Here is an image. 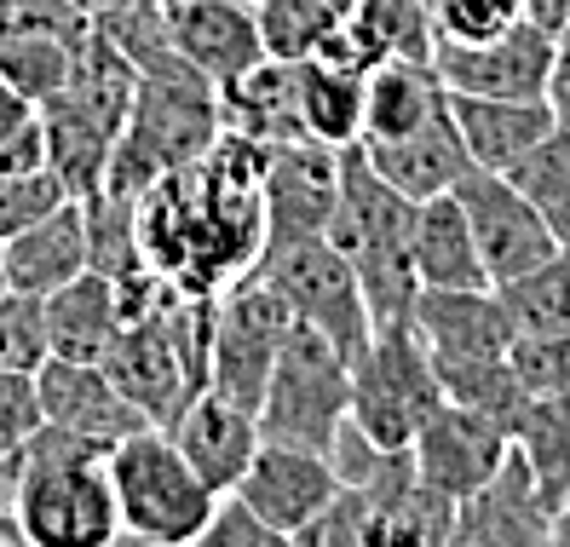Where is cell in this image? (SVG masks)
<instances>
[{"label": "cell", "instance_id": "obj_1", "mask_svg": "<svg viewBox=\"0 0 570 547\" xmlns=\"http://www.w3.org/2000/svg\"><path fill=\"white\" fill-rule=\"evenodd\" d=\"M265 150L243 133H219L208 156L161 174L132 196L139 243L150 271L196 300H214L243 283L265 254Z\"/></svg>", "mask_w": 570, "mask_h": 547}, {"label": "cell", "instance_id": "obj_2", "mask_svg": "<svg viewBox=\"0 0 570 547\" xmlns=\"http://www.w3.org/2000/svg\"><path fill=\"white\" fill-rule=\"evenodd\" d=\"M12 525L29 547H110L121 512L110 485V443L41 427L12 467Z\"/></svg>", "mask_w": 570, "mask_h": 547}, {"label": "cell", "instance_id": "obj_3", "mask_svg": "<svg viewBox=\"0 0 570 547\" xmlns=\"http://www.w3.org/2000/svg\"><path fill=\"white\" fill-rule=\"evenodd\" d=\"M328 243L357 271L368 318L375 323L415 318V300H421L415 202L368 167L363 145L341 150V202H334V219H328Z\"/></svg>", "mask_w": 570, "mask_h": 547}, {"label": "cell", "instance_id": "obj_4", "mask_svg": "<svg viewBox=\"0 0 570 547\" xmlns=\"http://www.w3.org/2000/svg\"><path fill=\"white\" fill-rule=\"evenodd\" d=\"M208 329H214V300H196L179 289H167L150 312L121 323L105 369L150 427H174L185 403L208 387Z\"/></svg>", "mask_w": 570, "mask_h": 547}, {"label": "cell", "instance_id": "obj_5", "mask_svg": "<svg viewBox=\"0 0 570 547\" xmlns=\"http://www.w3.org/2000/svg\"><path fill=\"white\" fill-rule=\"evenodd\" d=\"M219 133H225V121H219V87L208 76H196L190 64L139 76V92H132V110L121 121V139H116V156H110L105 191L139 196L161 174H174V167L208 156Z\"/></svg>", "mask_w": 570, "mask_h": 547}, {"label": "cell", "instance_id": "obj_6", "mask_svg": "<svg viewBox=\"0 0 570 547\" xmlns=\"http://www.w3.org/2000/svg\"><path fill=\"white\" fill-rule=\"evenodd\" d=\"M110 485L121 512V541L145 547L203 541V525L219 501V490L185 461L167 427H139L110 443Z\"/></svg>", "mask_w": 570, "mask_h": 547}, {"label": "cell", "instance_id": "obj_7", "mask_svg": "<svg viewBox=\"0 0 570 547\" xmlns=\"http://www.w3.org/2000/svg\"><path fill=\"white\" fill-rule=\"evenodd\" d=\"M346 416H352V358L312 323L288 318L272 381L259 392L265 438H288V443H306V450L328 456V443L346 427Z\"/></svg>", "mask_w": 570, "mask_h": 547}, {"label": "cell", "instance_id": "obj_8", "mask_svg": "<svg viewBox=\"0 0 570 547\" xmlns=\"http://www.w3.org/2000/svg\"><path fill=\"white\" fill-rule=\"evenodd\" d=\"M439 403H444V381L432 369L415 318L375 323V334L352 358V421L381 450H410V438Z\"/></svg>", "mask_w": 570, "mask_h": 547}, {"label": "cell", "instance_id": "obj_9", "mask_svg": "<svg viewBox=\"0 0 570 547\" xmlns=\"http://www.w3.org/2000/svg\"><path fill=\"white\" fill-rule=\"evenodd\" d=\"M254 277L272 283L288 312L299 323H312L317 334H328L346 358H357L363 340L375 334L357 271L346 265V254L328 236H283V243H265Z\"/></svg>", "mask_w": 570, "mask_h": 547}, {"label": "cell", "instance_id": "obj_10", "mask_svg": "<svg viewBox=\"0 0 570 547\" xmlns=\"http://www.w3.org/2000/svg\"><path fill=\"white\" fill-rule=\"evenodd\" d=\"M288 305L277 300V289L265 277L230 283L225 294H214V329H208V387L237 398L248 409H259V392L272 381V363L283 352L288 334Z\"/></svg>", "mask_w": 570, "mask_h": 547}, {"label": "cell", "instance_id": "obj_11", "mask_svg": "<svg viewBox=\"0 0 570 547\" xmlns=\"http://www.w3.org/2000/svg\"><path fill=\"white\" fill-rule=\"evenodd\" d=\"M461 208L473 219V236H479V254H484V271H490V289H508L519 283L524 271H535L542 260H553L559 236L548 231V219L524 202V191L508 179V174H490V167H466L461 185Z\"/></svg>", "mask_w": 570, "mask_h": 547}, {"label": "cell", "instance_id": "obj_12", "mask_svg": "<svg viewBox=\"0 0 570 547\" xmlns=\"http://www.w3.org/2000/svg\"><path fill=\"white\" fill-rule=\"evenodd\" d=\"M410 456H415L421 485L444 490L450 501H466L484 478H495L501 461L513 456V427L484 416V409H473V403L444 398L421 421V432L410 438Z\"/></svg>", "mask_w": 570, "mask_h": 547}, {"label": "cell", "instance_id": "obj_13", "mask_svg": "<svg viewBox=\"0 0 570 547\" xmlns=\"http://www.w3.org/2000/svg\"><path fill=\"white\" fill-rule=\"evenodd\" d=\"M559 36L535 18H519L490 41H439L432 64L450 92H479V98H542L553 70Z\"/></svg>", "mask_w": 570, "mask_h": 547}, {"label": "cell", "instance_id": "obj_14", "mask_svg": "<svg viewBox=\"0 0 570 547\" xmlns=\"http://www.w3.org/2000/svg\"><path fill=\"white\" fill-rule=\"evenodd\" d=\"M265 243L283 236H328L334 202H341V150L323 139H283L265 150Z\"/></svg>", "mask_w": 570, "mask_h": 547}, {"label": "cell", "instance_id": "obj_15", "mask_svg": "<svg viewBox=\"0 0 570 547\" xmlns=\"http://www.w3.org/2000/svg\"><path fill=\"white\" fill-rule=\"evenodd\" d=\"M415 329L432 352V369L439 381L455 369H473V363H495L513 352V312L501 289H421L415 300Z\"/></svg>", "mask_w": 570, "mask_h": 547}, {"label": "cell", "instance_id": "obj_16", "mask_svg": "<svg viewBox=\"0 0 570 547\" xmlns=\"http://www.w3.org/2000/svg\"><path fill=\"white\" fill-rule=\"evenodd\" d=\"M341 490V472L323 450H306V443H288V438H265L259 456L248 461L237 496L259 512L265 525H272L283 541H294L306 530L317 512L334 501Z\"/></svg>", "mask_w": 570, "mask_h": 547}, {"label": "cell", "instance_id": "obj_17", "mask_svg": "<svg viewBox=\"0 0 570 547\" xmlns=\"http://www.w3.org/2000/svg\"><path fill=\"white\" fill-rule=\"evenodd\" d=\"M548 541H553V507L542 501L519 456H508L495 478H484L466 501H455L450 547H548Z\"/></svg>", "mask_w": 570, "mask_h": 547}, {"label": "cell", "instance_id": "obj_18", "mask_svg": "<svg viewBox=\"0 0 570 547\" xmlns=\"http://www.w3.org/2000/svg\"><path fill=\"white\" fill-rule=\"evenodd\" d=\"M167 432H174V443L185 450V461L203 472L219 496L243 485L248 461L259 456V443H265L259 409L225 398V392H214V387L196 392V398L185 403V416L167 427Z\"/></svg>", "mask_w": 570, "mask_h": 547}, {"label": "cell", "instance_id": "obj_19", "mask_svg": "<svg viewBox=\"0 0 570 547\" xmlns=\"http://www.w3.org/2000/svg\"><path fill=\"white\" fill-rule=\"evenodd\" d=\"M41 409H47V427H63L76 438H92V443H116L127 432L150 427L139 409L127 403V392L110 381L105 363H76V358H47L41 374Z\"/></svg>", "mask_w": 570, "mask_h": 547}, {"label": "cell", "instance_id": "obj_20", "mask_svg": "<svg viewBox=\"0 0 570 547\" xmlns=\"http://www.w3.org/2000/svg\"><path fill=\"white\" fill-rule=\"evenodd\" d=\"M174 23V47L196 76H208L214 87L237 81L243 70L265 58L254 0H185L179 12H167Z\"/></svg>", "mask_w": 570, "mask_h": 547}, {"label": "cell", "instance_id": "obj_21", "mask_svg": "<svg viewBox=\"0 0 570 547\" xmlns=\"http://www.w3.org/2000/svg\"><path fill=\"white\" fill-rule=\"evenodd\" d=\"M87 260H92V243H87V202L81 196H70L47 219L7 236V283L23 294H41V300L70 283L76 271H87Z\"/></svg>", "mask_w": 570, "mask_h": 547}, {"label": "cell", "instance_id": "obj_22", "mask_svg": "<svg viewBox=\"0 0 570 547\" xmlns=\"http://www.w3.org/2000/svg\"><path fill=\"white\" fill-rule=\"evenodd\" d=\"M368 167L392 185L404 191L410 202H426V196H444L461 185V174L473 167V156H466L461 133H455V116H432L426 127L404 133V139H386V145H363Z\"/></svg>", "mask_w": 570, "mask_h": 547}, {"label": "cell", "instance_id": "obj_23", "mask_svg": "<svg viewBox=\"0 0 570 547\" xmlns=\"http://www.w3.org/2000/svg\"><path fill=\"white\" fill-rule=\"evenodd\" d=\"M450 110V87L432 58H386L368 70V98H363V145H386L404 133L426 127L432 116Z\"/></svg>", "mask_w": 570, "mask_h": 547}, {"label": "cell", "instance_id": "obj_24", "mask_svg": "<svg viewBox=\"0 0 570 547\" xmlns=\"http://www.w3.org/2000/svg\"><path fill=\"white\" fill-rule=\"evenodd\" d=\"M450 116L473 167L508 174V167L553 127L548 98H479V92H450Z\"/></svg>", "mask_w": 570, "mask_h": 547}, {"label": "cell", "instance_id": "obj_25", "mask_svg": "<svg viewBox=\"0 0 570 547\" xmlns=\"http://www.w3.org/2000/svg\"><path fill=\"white\" fill-rule=\"evenodd\" d=\"M127 312L121 294L105 271H76L63 289L47 294V334H52V358H76V363H105Z\"/></svg>", "mask_w": 570, "mask_h": 547}, {"label": "cell", "instance_id": "obj_26", "mask_svg": "<svg viewBox=\"0 0 570 547\" xmlns=\"http://www.w3.org/2000/svg\"><path fill=\"white\" fill-rule=\"evenodd\" d=\"M415 271L421 289H490L473 219H466L455 191L415 202Z\"/></svg>", "mask_w": 570, "mask_h": 547}, {"label": "cell", "instance_id": "obj_27", "mask_svg": "<svg viewBox=\"0 0 570 547\" xmlns=\"http://www.w3.org/2000/svg\"><path fill=\"white\" fill-rule=\"evenodd\" d=\"M219 121L225 133H243L254 145H283V139H306L299 133V87H294V64L283 58H259L254 70L219 87Z\"/></svg>", "mask_w": 570, "mask_h": 547}, {"label": "cell", "instance_id": "obj_28", "mask_svg": "<svg viewBox=\"0 0 570 547\" xmlns=\"http://www.w3.org/2000/svg\"><path fill=\"white\" fill-rule=\"evenodd\" d=\"M294 87H299V133L323 139L334 150L363 145V98H368V76L341 70V64L306 58L294 64Z\"/></svg>", "mask_w": 570, "mask_h": 547}, {"label": "cell", "instance_id": "obj_29", "mask_svg": "<svg viewBox=\"0 0 570 547\" xmlns=\"http://www.w3.org/2000/svg\"><path fill=\"white\" fill-rule=\"evenodd\" d=\"M513 456L530 467L542 501L559 512L570 496V398H524L513 421Z\"/></svg>", "mask_w": 570, "mask_h": 547}, {"label": "cell", "instance_id": "obj_30", "mask_svg": "<svg viewBox=\"0 0 570 547\" xmlns=\"http://www.w3.org/2000/svg\"><path fill=\"white\" fill-rule=\"evenodd\" d=\"M508 179L524 191V202L548 219V231L559 243H570V133L564 127H548L513 167Z\"/></svg>", "mask_w": 570, "mask_h": 547}, {"label": "cell", "instance_id": "obj_31", "mask_svg": "<svg viewBox=\"0 0 570 547\" xmlns=\"http://www.w3.org/2000/svg\"><path fill=\"white\" fill-rule=\"evenodd\" d=\"M87 36V29H81ZM81 36H58V29H36V36H12L0 41V76H7L23 98H47L63 92V81L76 76V52H81Z\"/></svg>", "mask_w": 570, "mask_h": 547}, {"label": "cell", "instance_id": "obj_32", "mask_svg": "<svg viewBox=\"0 0 570 547\" xmlns=\"http://www.w3.org/2000/svg\"><path fill=\"white\" fill-rule=\"evenodd\" d=\"M254 23H259L265 58L306 64L323 52L328 29L341 23V7L334 0H254Z\"/></svg>", "mask_w": 570, "mask_h": 547}, {"label": "cell", "instance_id": "obj_33", "mask_svg": "<svg viewBox=\"0 0 570 547\" xmlns=\"http://www.w3.org/2000/svg\"><path fill=\"white\" fill-rule=\"evenodd\" d=\"M352 18L381 41L386 58H432L439 52L432 0H352Z\"/></svg>", "mask_w": 570, "mask_h": 547}, {"label": "cell", "instance_id": "obj_34", "mask_svg": "<svg viewBox=\"0 0 570 547\" xmlns=\"http://www.w3.org/2000/svg\"><path fill=\"white\" fill-rule=\"evenodd\" d=\"M501 300H508L519 329H570V243H559L553 260H542L519 283H508Z\"/></svg>", "mask_w": 570, "mask_h": 547}, {"label": "cell", "instance_id": "obj_35", "mask_svg": "<svg viewBox=\"0 0 570 547\" xmlns=\"http://www.w3.org/2000/svg\"><path fill=\"white\" fill-rule=\"evenodd\" d=\"M455 541V501L432 485H415L386 507L375 547H450Z\"/></svg>", "mask_w": 570, "mask_h": 547}, {"label": "cell", "instance_id": "obj_36", "mask_svg": "<svg viewBox=\"0 0 570 547\" xmlns=\"http://www.w3.org/2000/svg\"><path fill=\"white\" fill-rule=\"evenodd\" d=\"M52 358V334H47V300L7 289L0 294V369L18 374H41V363Z\"/></svg>", "mask_w": 570, "mask_h": 547}, {"label": "cell", "instance_id": "obj_37", "mask_svg": "<svg viewBox=\"0 0 570 547\" xmlns=\"http://www.w3.org/2000/svg\"><path fill=\"white\" fill-rule=\"evenodd\" d=\"M508 358L524 398H570V329H519Z\"/></svg>", "mask_w": 570, "mask_h": 547}, {"label": "cell", "instance_id": "obj_38", "mask_svg": "<svg viewBox=\"0 0 570 547\" xmlns=\"http://www.w3.org/2000/svg\"><path fill=\"white\" fill-rule=\"evenodd\" d=\"M41 427H47V409H41L36 374L0 369V472H7V485H12L18 456L29 450V443H36Z\"/></svg>", "mask_w": 570, "mask_h": 547}, {"label": "cell", "instance_id": "obj_39", "mask_svg": "<svg viewBox=\"0 0 570 547\" xmlns=\"http://www.w3.org/2000/svg\"><path fill=\"white\" fill-rule=\"evenodd\" d=\"M76 191L58 179V167H36V174H12V179H0V236H12L23 225H36L47 219L52 208H63Z\"/></svg>", "mask_w": 570, "mask_h": 547}, {"label": "cell", "instance_id": "obj_40", "mask_svg": "<svg viewBox=\"0 0 570 547\" xmlns=\"http://www.w3.org/2000/svg\"><path fill=\"white\" fill-rule=\"evenodd\" d=\"M524 12V0H432V23L439 41H490L501 29H513Z\"/></svg>", "mask_w": 570, "mask_h": 547}, {"label": "cell", "instance_id": "obj_41", "mask_svg": "<svg viewBox=\"0 0 570 547\" xmlns=\"http://www.w3.org/2000/svg\"><path fill=\"white\" fill-rule=\"evenodd\" d=\"M203 547H283V536L265 525L237 490H225L208 512V525H203Z\"/></svg>", "mask_w": 570, "mask_h": 547}, {"label": "cell", "instance_id": "obj_42", "mask_svg": "<svg viewBox=\"0 0 570 547\" xmlns=\"http://www.w3.org/2000/svg\"><path fill=\"white\" fill-rule=\"evenodd\" d=\"M36 167H47V127H41V116L29 121V127H18V133H7V139H0V179L36 174Z\"/></svg>", "mask_w": 570, "mask_h": 547}, {"label": "cell", "instance_id": "obj_43", "mask_svg": "<svg viewBox=\"0 0 570 547\" xmlns=\"http://www.w3.org/2000/svg\"><path fill=\"white\" fill-rule=\"evenodd\" d=\"M548 116H553V127H564L570 133V41H559V52H553V70H548Z\"/></svg>", "mask_w": 570, "mask_h": 547}, {"label": "cell", "instance_id": "obj_44", "mask_svg": "<svg viewBox=\"0 0 570 547\" xmlns=\"http://www.w3.org/2000/svg\"><path fill=\"white\" fill-rule=\"evenodd\" d=\"M36 116H41L36 98H23L7 76H0V139H7V133H18V127H29Z\"/></svg>", "mask_w": 570, "mask_h": 547}, {"label": "cell", "instance_id": "obj_45", "mask_svg": "<svg viewBox=\"0 0 570 547\" xmlns=\"http://www.w3.org/2000/svg\"><path fill=\"white\" fill-rule=\"evenodd\" d=\"M524 12L542 23V29H553V36H559L564 18H570V0H524Z\"/></svg>", "mask_w": 570, "mask_h": 547}, {"label": "cell", "instance_id": "obj_46", "mask_svg": "<svg viewBox=\"0 0 570 547\" xmlns=\"http://www.w3.org/2000/svg\"><path fill=\"white\" fill-rule=\"evenodd\" d=\"M0 541H18V525H12V485L0 472Z\"/></svg>", "mask_w": 570, "mask_h": 547}, {"label": "cell", "instance_id": "obj_47", "mask_svg": "<svg viewBox=\"0 0 570 547\" xmlns=\"http://www.w3.org/2000/svg\"><path fill=\"white\" fill-rule=\"evenodd\" d=\"M553 547H570V496H564L559 512H553Z\"/></svg>", "mask_w": 570, "mask_h": 547}, {"label": "cell", "instance_id": "obj_48", "mask_svg": "<svg viewBox=\"0 0 570 547\" xmlns=\"http://www.w3.org/2000/svg\"><path fill=\"white\" fill-rule=\"evenodd\" d=\"M70 7H76V12H81V18L92 23V18H105V12L116 7V0H70Z\"/></svg>", "mask_w": 570, "mask_h": 547}, {"label": "cell", "instance_id": "obj_49", "mask_svg": "<svg viewBox=\"0 0 570 547\" xmlns=\"http://www.w3.org/2000/svg\"><path fill=\"white\" fill-rule=\"evenodd\" d=\"M12 283H7V236H0V294H7Z\"/></svg>", "mask_w": 570, "mask_h": 547}, {"label": "cell", "instance_id": "obj_50", "mask_svg": "<svg viewBox=\"0 0 570 547\" xmlns=\"http://www.w3.org/2000/svg\"><path fill=\"white\" fill-rule=\"evenodd\" d=\"M559 41H570V18H564V29H559Z\"/></svg>", "mask_w": 570, "mask_h": 547}, {"label": "cell", "instance_id": "obj_51", "mask_svg": "<svg viewBox=\"0 0 570 547\" xmlns=\"http://www.w3.org/2000/svg\"><path fill=\"white\" fill-rule=\"evenodd\" d=\"M334 7H341V12H352V0H334Z\"/></svg>", "mask_w": 570, "mask_h": 547}]
</instances>
